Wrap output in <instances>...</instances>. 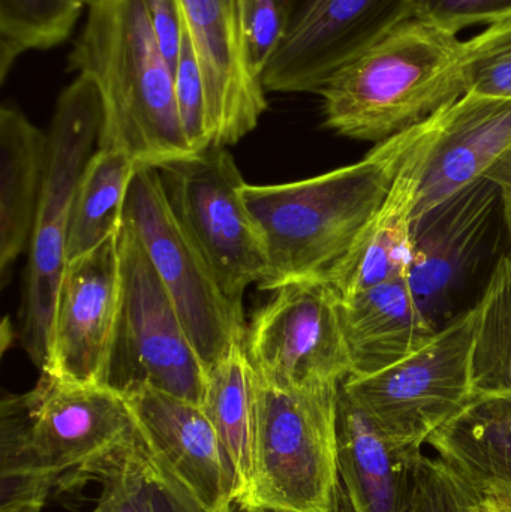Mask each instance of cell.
Wrapping results in <instances>:
<instances>
[{
	"instance_id": "484cf974",
	"label": "cell",
	"mask_w": 511,
	"mask_h": 512,
	"mask_svg": "<svg viewBox=\"0 0 511 512\" xmlns=\"http://www.w3.org/2000/svg\"><path fill=\"white\" fill-rule=\"evenodd\" d=\"M87 5L89 0H0V80L23 54L63 44Z\"/></svg>"
},
{
	"instance_id": "74e56055",
	"label": "cell",
	"mask_w": 511,
	"mask_h": 512,
	"mask_svg": "<svg viewBox=\"0 0 511 512\" xmlns=\"http://www.w3.org/2000/svg\"><path fill=\"white\" fill-rule=\"evenodd\" d=\"M270 512V511H263ZM335 512H353L351 510L350 504H348L347 496H345L344 489H342V484H339L338 496H336V511Z\"/></svg>"
},
{
	"instance_id": "cb8c5ba5",
	"label": "cell",
	"mask_w": 511,
	"mask_h": 512,
	"mask_svg": "<svg viewBox=\"0 0 511 512\" xmlns=\"http://www.w3.org/2000/svg\"><path fill=\"white\" fill-rule=\"evenodd\" d=\"M138 170L134 159L119 150L98 149L93 153L72 200L68 262L90 254L119 233L129 186Z\"/></svg>"
},
{
	"instance_id": "ac0fdd59",
	"label": "cell",
	"mask_w": 511,
	"mask_h": 512,
	"mask_svg": "<svg viewBox=\"0 0 511 512\" xmlns=\"http://www.w3.org/2000/svg\"><path fill=\"white\" fill-rule=\"evenodd\" d=\"M422 456L387 441L339 388V478L353 512H410Z\"/></svg>"
},
{
	"instance_id": "44dd1931",
	"label": "cell",
	"mask_w": 511,
	"mask_h": 512,
	"mask_svg": "<svg viewBox=\"0 0 511 512\" xmlns=\"http://www.w3.org/2000/svg\"><path fill=\"white\" fill-rule=\"evenodd\" d=\"M48 135L20 110L0 111V279L29 248L44 192Z\"/></svg>"
},
{
	"instance_id": "5bb4252c",
	"label": "cell",
	"mask_w": 511,
	"mask_h": 512,
	"mask_svg": "<svg viewBox=\"0 0 511 512\" xmlns=\"http://www.w3.org/2000/svg\"><path fill=\"white\" fill-rule=\"evenodd\" d=\"M183 23L203 75L212 147L239 143L267 110L234 0H180Z\"/></svg>"
},
{
	"instance_id": "4dcf8cb0",
	"label": "cell",
	"mask_w": 511,
	"mask_h": 512,
	"mask_svg": "<svg viewBox=\"0 0 511 512\" xmlns=\"http://www.w3.org/2000/svg\"><path fill=\"white\" fill-rule=\"evenodd\" d=\"M248 44L255 74L263 80L264 69L275 53L288 17L287 0H234Z\"/></svg>"
},
{
	"instance_id": "277c9868",
	"label": "cell",
	"mask_w": 511,
	"mask_h": 512,
	"mask_svg": "<svg viewBox=\"0 0 511 512\" xmlns=\"http://www.w3.org/2000/svg\"><path fill=\"white\" fill-rule=\"evenodd\" d=\"M254 475L242 512H335L341 384L272 387L255 375Z\"/></svg>"
},
{
	"instance_id": "d6986e66",
	"label": "cell",
	"mask_w": 511,
	"mask_h": 512,
	"mask_svg": "<svg viewBox=\"0 0 511 512\" xmlns=\"http://www.w3.org/2000/svg\"><path fill=\"white\" fill-rule=\"evenodd\" d=\"M443 110L422 122L419 140L408 153L351 270L333 288L341 300L381 283L407 280L414 256V218L426 162L440 131Z\"/></svg>"
},
{
	"instance_id": "4fadbf2b",
	"label": "cell",
	"mask_w": 511,
	"mask_h": 512,
	"mask_svg": "<svg viewBox=\"0 0 511 512\" xmlns=\"http://www.w3.org/2000/svg\"><path fill=\"white\" fill-rule=\"evenodd\" d=\"M120 295L119 233L66 264L57 291L50 355L41 372L77 385H101Z\"/></svg>"
},
{
	"instance_id": "d6a6232c",
	"label": "cell",
	"mask_w": 511,
	"mask_h": 512,
	"mask_svg": "<svg viewBox=\"0 0 511 512\" xmlns=\"http://www.w3.org/2000/svg\"><path fill=\"white\" fill-rule=\"evenodd\" d=\"M141 450H143L144 478H146L150 512H213L182 483L164 459L147 447L143 436H141ZM237 510L239 508L234 505L225 512H237Z\"/></svg>"
},
{
	"instance_id": "2e32d148",
	"label": "cell",
	"mask_w": 511,
	"mask_h": 512,
	"mask_svg": "<svg viewBox=\"0 0 511 512\" xmlns=\"http://www.w3.org/2000/svg\"><path fill=\"white\" fill-rule=\"evenodd\" d=\"M147 447L213 512L234 507V480L203 406L156 390L126 397Z\"/></svg>"
},
{
	"instance_id": "5b68a950",
	"label": "cell",
	"mask_w": 511,
	"mask_h": 512,
	"mask_svg": "<svg viewBox=\"0 0 511 512\" xmlns=\"http://www.w3.org/2000/svg\"><path fill=\"white\" fill-rule=\"evenodd\" d=\"M137 432L128 400L102 385L41 372L33 390L0 406V475L78 478Z\"/></svg>"
},
{
	"instance_id": "6da1fadb",
	"label": "cell",
	"mask_w": 511,
	"mask_h": 512,
	"mask_svg": "<svg viewBox=\"0 0 511 512\" xmlns=\"http://www.w3.org/2000/svg\"><path fill=\"white\" fill-rule=\"evenodd\" d=\"M422 123L401 132L356 164L281 185L243 186V197L266 245V277L258 288L287 283L335 286L359 258L375 219Z\"/></svg>"
},
{
	"instance_id": "52a82bcc",
	"label": "cell",
	"mask_w": 511,
	"mask_h": 512,
	"mask_svg": "<svg viewBox=\"0 0 511 512\" xmlns=\"http://www.w3.org/2000/svg\"><path fill=\"white\" fill-rule=\"evenodd\" d=\"M119 255V310L102 387L125 399L156 390L201 405L206 367L158 271L125 222Z\"/></svg>"
},
{
	"instance_id": "7402d4cb",
	"label": "cell",
	"mask_w": 511,
	"mask_h": 512,
	"mask_svg": "<svg viewBox=\"0 0 511 512\" xmlns=\"http://www.w3.org/2000/svg\"><path fill=\"white\" fill-rule=\"evenodd\" d=\"M428 444L480 493L511 492V397L477 396Z\"/></svg>"
},
{
	"instance_id": "30bf717a",
	"label": "cell",
	"mask_w": 511,
	"mask_h": 512,
	"mask_svg": "<svg viewBox=\"0 0 511 512\" xmlns=\"http://www.w3.org/2000/svg\"><path fill=\"white\" fill-rule=\"evenodd\" d=\"M123 222L149 255L206 372L245 340L242 304L222 291L215 273L171 210L156 168H140L129 186Z\"/></svg>"
},
{
	"instance_id": "8fae6325",
	"label": "cell",
	"mask_w": 511,
	"mask_h": 512,
	"mask_svg": "<svg viewBox=\"0 0 511 512\" xmlns=\"http://www.w3.org/2000/svg\"><path fill=\"white\" fill-rule=\"evenodd\" d=\"M245 351L255 375L272 387L342 384L351 358L341 297L330 283L314 280L275 289L246 327Z\"/></svg>"
},
{
	"instance_id": "d590c367",
	"label": "cell",
	"mask_w": 511,
	"mask_h": 512,
	"mask_svg": "<svg viewBox=\"0 0 511 512\" xmlns=\"http://www.w3.org/2000/svg\"><path fill=\"white\" fill-rule=\"evenodd\" d=\"M489 180L500 189L501 206H503L504 221L511 240V150L488 171Z\"/></svg>"
},
{
	"instance_id": "9a60e30c",
	"label": "cell",
	"mask_w": 511,
	"mask_h": 512,
	"mask_svg": "<svg viewBox=\"0 0 511 512\" xmlns=\"http://www.w3.org/2000/svg\"><path fill=\"white\" fill-rule=\"evenodd\" d=\"M498 203L500 189L483 177L414 222V256L407 282L432 321L470 273Z\"/></svg>"
},
{
	"instance_id": "e575fe53",
	"label": "cell",
	"mask_w": 511,
	"mask_h": 512,
	"mask_svg": "<svg viewBox=\"0 0 511 512\" xmlns=\"http://www.w3.org/2000/svg\"><path fill=\"white\" fill-rule=\"evenodd\" d=\"M144 3L162 54L176 71L185 30L180 0H144Z\"/></svg>"
},
{
	"instance_id": "ffe728a7",
	"label": "cell",
	"mask_w": 511,
	"mask_h": 512,
	"mask_svg": "<svg viewBox=\"0 0 511 512\" xmlns=\"http://www.w3.org/2000/svg\"><path fill=\"white\" fill-rule=\"evenodd\" d=\"M342 327L351 358L350 376L395 366L437 333L407 280L381 283L341 300Z\"/></svg>"
},
{
	"instance_id": "83f0119b",
	"label": "cell",
	"mask_w": 511,
	"mask_h": 512,
	"mask_svg": "<svg viewBox=\"0 0 511 512\" xmlns=\"http://www.w3.org/2000/svg\"><path fill=\"white\" fill-rule=\"evenodd\" d=\"M467 92L511 99V15L465 41Z\"/></svg>"
},
{
	"instance_id": "9c48e42d",
	"label": "cell",
	"mask_w": 511,
	"mask_h": 512,
	"mask_svg": "<svg viewBox=\"0 0 511 512\" xmlns=\"http://www.w3.org/2000/svg\"><path fill=\"white\" fill-rule=\"evenodd\" d=\"M177 221L234 303L251 283L260 285L269 259L263 234L243 197V180L225 147L156 168Z\"/></svg>"
},
{
	"instance_id": "f1b7e54d",
	"label": "cell",
	"mask_w": 511,
	"mask_h": 512,
	"mask_svg": "<svg viewBox=\"0 0 511 512\" xmlns=\"http://www.w3.org/2000/svg\"><path fill=\"white\" fill-rule=\"evenodd\" d=\"M479 490L440 457H420L410 512H482Z\"/></svg>"
},
{
	"instance_id": "e0dca14e",
	"label": "cell",
	"mask_w": 511,
	"mask_h": 512,
	"mask_svg": "<svg viewBox=\"0 0 511 512\" xmlns=\"http://www.w3.org/2000/svg\"><path fill=\"white\" fill-rule=\"evenodd\" d=\"M511 150V99L467 92L443 110L426 162L416 218L483 179Z\"/></svg>"
},
{
	"instance_id": "8d00e7d4",
	"label": "cell",
	"mask_w": 511,
	"mask_h": 512,
	"mask_svg": "<svg viewBox=\"0 0 511 512\" xmlns=\"http://www.w3.org/2000/svg\"><path fill=\"white\" fill-rule=\"evenodd\" d=\"M482 495V512H511V492L504 489H488Z\"/></svg>"
},
{
	"instance_id": "4316f807",
	"label": "cell",
	"mask_w": 511,
	"mask_h": 512,
	"mask_svg": "<svg viewBox=\"0 0 511 512\" xmlns=\"http://www.w3.org/2000/svg\"><path fill=\"white\" fill-rule=\"evenodd\" d=\"M78 480H95L102 486L92 512H150L138 426L131 439L87 466Z\"/></svg>"
},
{
	"instance_id": "7a4b0ae2",
	"label": "cell",
	"mask_w": 511,
	"mask_h": 512,
	"mask_svg": "<svg viewBox=\"0 0 511 512\" xmlns=\"http://www.w3.org/2000/svg\"><path fill=\"white\" fill-rule=\"evenodd\" d=\"M68 63L98 90V149L126 153L140 168L194 155L180 122L174 71L144 0H89Z\"/></svg>"
},
{
	"instance_id": "603a6c76",
	"label": "cell",
	"mask_w": 511,
	"mask_h": 512,
	"mask_svg": "<svg viewBox=\"0 0 511 512\" xmlns=\"http://www.w3.org/2000/svg\"><path fill=\"white\" fill-rule=\"evenodd\" d=\"M255 372L245 351V340L231 346L207 370L201 406L209 415L224 447L234 480V504L245 502L254 475L257 438Z\"/></svg>"
},
{
	"instance_id": "1f68e13d",
	"label": "cell",
	"mask_w": 511,
	"mask_h": 512,
	"mask_svg": "<svg viewBox=\"0 0 511 512\" xmlns=\"http://www.w3.org/2000/svg\"><path fill=\"white\" fill-rule=\"evenodd\" d=\"M511 15V0H414L413 18L459 35L474 26H491Z\"/></svg>"
},
{
	"instance_id": "ba28073f",
	"label": "cell",
	"mask_w": 511,
	"mask_h": 512,
	"mask_svg": "<svg viewBox=\"0 0 511 512\" xmlns=\"http://www.w3.org/2000/svg\"><path fill=\"white\" fill-rule=\"evenodd\" d=\"M477 319L476 304L438 328L410 357L374 375L348 376L341 390L387 441L422 450L438 429L476 399Z\"/></svg>"
},
{
	"instance_id": "8992f818",
	"label": "cell",
	"mask_w": 511,
	"mask_h": 512,
	"mask_svg": "<svg viewBox=\"0 0 511 512\" xmlns=\"http://www.w3.org/2000/svg\"><path fill=\"white\" fill-rule=\"evenodd\" d=\"M102 110L95 84L77 75L60 93L48 131L44 192L29 245L20 340L39 369L47 366L57 291L65 273L69 216L75 189L98 150Z\"/></svg>"
},
{
	"instance_id": "d4e9b609",
	"label": "cell",
	"mask_w": 511,
	"mask_h": 512,
	"mask_svg": "<svg viewBox=\"0 0 511 512\" xmlns=\"http://www.w3.org/2000/svg\"><path fill=\"white\" fill-rule=\"evenodd\" d=\"M477 307L473 346L476 397H511V252L498 259Z\"/></svg>"
},
{
	"instance_id": "3957f363",
	"label": "cell",
	"mask_w": 511,
	"mask_h": 512,
	"mask_svg": "<svg viewBox=\"0 0 511 512\" xmlns=\"http://www.w3.org/2000/svg\"><path fill=\"white\" fill-rule=\"evenodd\" d=\"M465 41L410 18L342 66L321 89L324 123L378 144L425 122L467 93Z\"/></svg>"
},
{
	"instance_id": "f546056e",
	"label": "cell",
	"mask_w": 511,
	"mask_h": 512,
	"mask_svg": "<svg viewBox=\"0 0 511 512\" xmlns=\"http://www.w3.org/2000/svg\"><path fill=\"white\" fill-rule=\"evenodd\" d=\"M177 107L183 134L192 153H200L212 147L206 93L197 54L188 32L183 30L182 48L174 71Z\"/></svg>"
},
{
	"instance_id": "836d02e7",
	"label": "cell",
	"mask_w": 511,
	"mask_h": 512,
	"mask_svg": "<svg viewBox=\"0 0 511 512\" xmlns=\"http://www.w3.org/2000/svg\"><path fill=\"white\" fill-rule=\"evenodd\" d=\"M57 486L42 475H0V512H41Z\"/></svg>"
},
{
	"instance_id": "7c38bea8",
	"label": "cell",
	"mask_w": 511,
	"mask_h": 512,
	"mask_svg": "<svg viewBox=\"0 0 511 512\" xmlns=\"http://www.w3.org/2000/svg\"><path fill=\"white\" fill-rule=\"evenodd\" d=\"M414 0H300L263 74L266 92L320 93L351 60L413 18Z\"/></svg>"
}]
</instances>
